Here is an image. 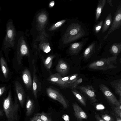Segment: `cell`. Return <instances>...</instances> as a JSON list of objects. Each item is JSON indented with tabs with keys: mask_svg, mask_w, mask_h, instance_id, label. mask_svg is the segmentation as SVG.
<instances>
[{
	"mask_svg": "<svg viewBox=\"0 0 121 121\" xmlns=\"http://www.w3.org/2000/svg\"><path fill=\"white\" fill-rule=\"evenodd\" d=\"M17 32L12 19L8 21L6 25V33L2 43V49L6 52L10 48L15 49V39Z\"/></svg>",
	"mask_w": 121,
	"mask_h": 121,
	"instance_id": "cell-1",
	"label": "cell"
},
{
	"mask_svg": "<svg viewBox=\"0 0 121 121\" xmlns=\"http://www.w3.org/2000/svg\"><path fill=\"white\" fill-rule=\"evenodd\" d=\"M3 109L8 121H13L17 118V112L19 108L16 97L14 103L12 100L11 90H9L7 97L4 100Z\"/></svg>",
	"mask_w": 121,
	"mask_h": 121,
	"instance_id": "cell-2",
	"label": "cell"
},
{
	"mask_svg": "<svg viewBox=\"0 0 121 121\" xmlns=\"http://www.w3.org/2000/svg\"><path fill=\"white\" fill-rule=\"evenodd\" d=\"M117 56H113L95 61L90 63L88 67L91 69L105 71L116 68Z\"/></svg>",
	"mask_w": 121,
	"mask_h": 121,
	"instance_id": "cell-3",
	"label": "cell"
},
{
	"mask_svg": "<svg viewBox=\"0 0 121 121\" xmlns=\"http://www.w3.org/2000/svg\"><path fill=\"white\" fill-rule=\"evenodd\" d=\"M85 32L82 26L78 23H73L69 26L66 34V40L69 43L82 38L85 35Z\"/></svg>",
	"mask_w": 121,
	"mask_h": 121,
	"instance_id": "cell-4",
	"label": "cell"
},
{
	"mask_svg": "<svg viewBox=\"0 0 121 121\" xmlns=\"http://www.w3.org/2000/svg\"><path fill=\"white\" fill-rule=\"evenodd\" d=\"M15 48L16 49L17 58L18 64L21 63L22 58L24 56H29V54L28 47L23 37L20 32H17L15 39Z\"/></svg>",
	"mask_w": 121,
	"mask_h": 121,
	"instance_id": "cell-5",
	"label": "cell"
},
{
	"mask_svg": "<svg viewBox=\"0 0 121 121\" xmlns=\"http://www.w3.org/2000/svg\"><path fill=\"white\" fill-rule=\"evenodd\" d=\"M46 92L50 98L58 101L65 108H67L68 106L66 99L60 92L51 87L47 88Z\"/></svg>",
	"mask_w": 121,
	"mask_h": 121,
	"instance_id": "cell-6",
	"label": "cell"
},
{
	"mask_svg": "<svg viewBox=\"0 0 121 121\" xmlns=\"http://www.w3.org/2000/svg\"><path fill=\"white\" fill-rule=\"evenodd\" d=\"M99 87L104 96L112 104L117 106L121 104V103L106 86L103 84H101L99 85Z\"/></svg>",
	"mask_w": 121,
	"mask_h": 121,
	"instance_id": "cell-7",
	"label": "cell"
},
{
	"mask_svg": "<svg viewBox=\"0 0 121 121\" xmlns=\"http://www.w3.org/2000/svg\"><path fill=\"white\" fill-rule=\"evenodd\" d=\"M76 88L79 90L93 102H95L96 101L95 90L92 86L82 85L77 86Z\"/></svg>",
	"mask_w": 121,
	"mask_h": 121,
	"instance_id": "cell-8",
	"label": "cell"
},
{
	"mask_svg": "<svg viewBox=\"0 0 121 121\" xmlns=\"http://www.w3.org/2000/svg\"><path fill=\"white\" fill-rule=\"evenodd\" d=\"M121 26V4L118 7L115 13L113 22L108 31L107 35L117 29H119Z\"/></svg>",
	"mask_w": 121,
	"mask_h": 121,
	"instance_id": "cell-9",
	"label": "cell"
},
{
	"mask_svg": "<svg viewBox=\"0 0 121 121\" xmlns=\"http://www.w3.org/2000/svg\"><path fill=\"white\" fill-rule=\"evenodd\" d=\"M15 91L19 102L21 106H23L24 104L25 99L24 91L22 86L18 81L15 82Z\"/></svg>",
	"mask_w": 121,
	"mask_h": 121,
	"instance_id": "cell-10",
	"label": "cell"
},
{
	"mask_svg": "<svg viewBox=\"0 0 121 121\" xmlns=\"http://www.w3.org/2000/svg\"><path fill=\"white\" fill-rule=\"evenodd\" d=\"M22 78L27 89L31 90L32 87V82L30 73L27 69H25L22 72Z\"/></svg>",
	"mask_w": 121,
	"mask_h": 121,
	"instance_id": "cell-11",
	"label": "cell"
},
{
	"mask_svg": "<svg viewBox=\"0 0 121 121\" xmlns=\"http://www.w3.org/2000/svg\"><path fill=\"white\" fill-rule=\"evenodd\" d=\"M56 69L59 73L64 76L68 73L69 67L66 62L63 60H59L56 66Z\"/></svg>",
	"mask_w": 121,
	"mask_h": 121,
	"instance_id": "cell-12",
	"label": "cell"
},
{
	"mask_svg": "<svg viewBox=\"0 0 121 121\" xmlns=\"http://www.w3.org/2000/svg\"><path fill=\"white\" fill-rule=\"evenodd\" d=\"M72 106L75 116L77 119L81 120L87 119V115L77 103L73 104Z\"/></svg>",
	"mask_w": 121,
	"mask_h": 121,
	"instance_id": "cell-13",
	"label": "cell"
},
{
	"mask_svg": "<svg viewBox=\"0 0 121 121\" xmlns=\"http://www.w3.org/2000/svg\"><path fill=\"white\" fill-rule=\"evenodd\" d=\"M84 45L83 41L72 44L69 48V52L72 55H77L81 50Z\"/></svg>",
	"mask_w": 121,
	"mask_h": 121,
	"instance_id": "cell-14",
	"label": "cell"
},
{
	"mask_svg": "<svg viewBox=\"0 0 121 121\" xmlns=\"http://www.w3.org/2000/svg\"><path fill=\"white\" fill-rule=\"evenodd\" d=\"M111 86L114 89L116 94L120 97L119 101L121 102V79L119 78L116 79L110 83Z\"/></svg>",
	"mask_w": 121,
	"mask_h": 121,
	"instance_id": "cell-15",
	"label": "cell"
},
{
	"mask_svg": "<svg viewBox=\"0 0 121 121\" xmlns=\"http://www.w3.org/2000/svg\"><path fill=\"white\" fill-rule=\"evenodd\" d=\"M33 68V76L32 82V89L35 98L36 99H37V94L38 91V88L39 83L37 77L36 76L35 74L36 70L34 65Z\"/></svg>",
	"mask_w": 121,
	"mask_h": 121,
	"instance_id": "cell-16",
	"label": "cell"
},
{
	"mask_svg": "<svg viewBox=\"0 0 121 121\" xmlns=\"http://www.w3.org/2000/svg\"><path fill=\"white\" fill-rule=\"evenodd\" d=\"M95 47V43H93L85 49L83 55V57L85 60H87L91 57L94 51Z\"/></svg>",
	"mask_w": 121,
	"mask_h": 121,
	"instance_id": "cell-17",
	"label": "cell"
},
{
	"mask_svg": "<svg viewBox=\"0 0 121 121\" xmlns=\"http://www.w3.org/2000/svg\"><path fill=\"white\" fill-rule=\"evenodd\" d=\"M34 105V100L27 97L26 106L27 116H30L33 112L35 108Z\"/></svg>",
	"mask_w": 121,
	"mask_h": 121,
	"instance_id": "cell-18",
	"label": "cell"
},
{
	"mask_svg": "<svg viewBox=\"0 0 121 121\" xmlns=\"http://www.w3.org/2000/svg\"><path fill=\"white\" fill-rule=\"evenodd\" d=\"M109 51L113 56H117L121 51V43H114L110 47Z\"/></svg>",
	"mask_w": 121,
	"mask_h": 121,
	"instance_id": "cell-19",
	"label": "cell"
},
{
	"mask_svg": "<svg viewBox=\"0 0 121 121\" xmlns=\"http://www.w3.org/2000/svg\"><path fill=\"white\" fill-rule=\"evenodd\" d=\"M62 77L59 73H56L51 75L48 78V81L52 83L58 84L63 88L60 82Z\"/></svg>",
	"mask_w": 121,
	"mask_h": 121,
	"instance_id": "cell-20",
	"label": "cell"
},
{
	"mask_svg": "<svg viewBox=\"0 0 121 121\" xmlns=\"http://www.w3.org/2000/svg\"><path fill=\"white\" fill-rule=\"evenodd\" d=\"M106 0L99 1L95 12V20L97 21L105 5Z\"/></svg>",
	"mask_w": 121,
	"mask_h": 121,
	"instance_id": "cell-21",
	"label": "cell"
},
{
	"mask_svg": "<svg viewBox=\"0 0 121 121\" xmlns=\"http://www.w3.org/2000/svg\"><path fill=\"white\" fill-rule=\"evenodd\" d=\"M72 92L78 100L83 105L86 106V99L82 94L75 89H72Z\"/></svg>",
	"mask_w": 121,
	"mask_h": 121,
	"instance_id": "cell-22",
	"label": "cell"
},
{
	"mask_svg": "<svg viewBox=\"0 0 121 121\" xmlns=\"http://www.w3.org/2000/svg\"><path fill=\"white\" fill-rule=\"evenodd\" d=\"M112 22V14L111 13H110L108 14L103 23L102 29V33H104L107 30L111 25Z\"/></svg>",
	"mask_w": 121,
	"mask_h": 121,
	"instance_id": "cell-23",
	"label": "cell"
},
{
	"mask_svg": "<svg viewBox=\"0 0 121 121\" xmlns=\"http://www.w3.org/2000/svg\"><path fill=\"white\" fill-rule=\"evenodd\" d=\"M0 64L3 75L5 78H6L8 76L9 71L6 62L2 57L0 59Z\"/></svg>",
	"mask_w": 121,
	"mask_h": 121,
	"instance_id": "cell-24",
	"label": "cell"
},
{
	"mask_svg": "<svg viewBox=\"0 0 121 121\" xmlns=\"http://www.w3.org/2000/svg\"><path fill=\"white\" fill-rule=\"evenodd\" d=\"M55 57V56L52 55L48 56L44 61L45 66L48 69H50L52 65V60Z\"/></svg>",
	"mask_w": 121,
	"mask_h": 121,
	"instance_id": "cell-25",
	"label": "cell"
},
{
	"mask_svg": "<svg viewBox=\"0 0 121 121\" xmlns=\"http://www.w3.org/2000/svg\"><path fill=\"white\" fill-rule=\"evenodd\" d=\"M34 116L40 118L43 121H52L50 117L43 113H37Z\"/></svg>",
	"mask_w": 121,
	"mask_h": 121,
	"instance_id": "cell-26",
	"label": "cell"
},
{
	"mask_svg": "<svg viewBox=\"0 0 121 121\" xmlns=\"http://www.w3.org/2000/svg\"><path fill=\"white\" fill-rule=\"evenodd\" d=\"M78 75V73H76L69 75L68 80L69 88H70L73 84L79 78Z\"/></svg>",
	"mask_w": 121,
	"mask_h": 121,
	"instance_id": "cell-27",
	"label": "cell"
},
{
	"mask_svg": "<svg viewBox=\"0 0 121 121\" xmlns=\"http://www.w3.org/2000/svg\"><path fill=\"white\" fill-rule=\"evenodd\" d=\"M69 75L65 77H62L60 79V82L63 86V88H69L68 83V80Z\"/></svg>",
	"mask_w": 121,
	"mask_h": 121,
	"instance_id": "cell-28",
	"label": "cell"
},
{
	"mask_svg": "<svg viewBox=\"0 0 121 121\" xmlns=\"http://www.w3.org/2000/svg\"><path fill=\"white\" fill-rule=\"evenodd\" d=\"M103 24V21L102 20L95 26L94 30L96 33H98L100 31L102 27Z\"/></svg>",
	"mask_w": 121,
	"mask_h": 121,
	"instance_id": "cell-29",
	"label": "cell"
},
{
	"mask_svg": "<svg viewBox=\"0 0 121 121\" xmlns=\"http://www.w3.org/2000/svg\"><path fill=\"white\" fill-rule=\"evenodd\" d=\"M47 18V17L45 14H41L38 17V20L39 23H43L46 22Z\"/></svg>",
	"mask_w": 121,
	"mask_h": 121,
	"instance_id": "cell-30",
	"label": "cell"
},
{
	"mask_svg": "<svg viewBox=\"0 0 121 121\" xmlns=\"http://www.w3.org/2000/svg\"><path fill=\"white\" fill-rule=\"evenodd\" d=\"M66 21V20H62L58 22L54 25H53L51 28V30L55 29L61 26L63 23Z\"/></svg>",
	"mask_w": 121,
	"mask_h": 121,
	"instance_id": "cell-31",
	"label": "cell"
},
{
	"mask_svg": "<svg viewBox=\"0 0 121 121\" xmlns=\"http://www.w3.org/2000/svg\"><path fill=\"white\" fill-rule=\"evenodd\" d=\"M82 81V78H78L73 84L70 88L72 89H75L78 85L81 83Z\"/></svg>",
	"mask_w": 121,
	"mask_h": 121,
	"instance_id": "cell-32",
	"label": "cell"
},
{
	"mask_svg": "<svg viewBox=\"0 0 121 121\" xmlns=\"http://www.w3.org/2000/svg\"><path fill=\"white\" fill-rule=\"evenodd\" d=\"M42 49L44 52L48 53L51 51L50 47L48 45H43L41 48Z\"/></svg>",
	"mask_w": 121,
	"mask_h": 121,
	"instance_id": "cell-33",
	"label": "cell"
},
{
	"mask_svg": "<svg viewBox=\"0 0 121 121\" xmlns=\"http://www.w3.org/2000/svg\"><path fill=\"white\" fill-rule=\"evenodd\" d=\"M115 112L116 114L121 118V105L120 104L115 109Z\"/></svg>",
	"mask_w": 121,
	"mask_h": 121,
	"instance_id": "cell-34",
	"label": "cell"
},
{
	"mask_svg": "<svg viewBox=\"0 0 121 121\" xmlns=\"http://www.w3.org/2000/svg\"><path fill=\"white\" fill-rule=\"evenodd\" d=\"M102 119L104 121H113L111 117L107 114L102 115Z\"/></svg>",
	"mask_w": 121,
	"mask_h": 121,
	"instance_id": "cell-35",
	"label": "cell"
},
{
	"mask_svg": "<svg viewBox=\"0 0 121 121\" xmlns=\"http://www.w3.org/2000/svg\"><path fill=\"white\" fill-rule=\"evenodd\" d=\"M62 117L65 121H69V118L68 115L64 114L62 116Z\"/></svg>",
	"mask_w": 121,
	"mask_h": 121,
	"instance_id": "cell-36",
	"label": "cell"
},
{
	"mask_svg": "<svg viewBox=\"0 0 121 121\" xmlns=\"http://www.w3.org/2000/svg\"><path fill=\"white\" fill-rule=\"evenodd\" d=\"M30 121H43L39 118H38L34 116L33 117L31 118Z\"/></svg>",
	"mask_w": 121,
	"mask_h": 121,
	"instance_id": "cell-37",
	"label": "cell"
},
{
	"mask_svg": "<svg viewBox=\"0 0 121 121\" xmlns=\"http://www.w3.org/2000/svg\"><path fill=\"white\" fill-rule=\"evenodd\" d=\"M5 89V87L4 86L0 88V97L3 94Z\"/></svg>",
	"mask_w": 121,
	"mask_h": 121,
	"instance_id": "cell-38",
	"label": "cell"
},
{
	"mask_svg": "<svg viewBox=\"0 0 121 121\" xmlns=\"http://www.w3.org/2000/svg\"><path fill=\"white\" fill-rule=\"evenodd\" d=\"M95 117L98 121H104L98 115H96Z\"/></svg>",
	"mask_w": 121,
	"mask_h": 121,
	"instance_id": "cell-39",
	"label": "cell"
},
{
	"mask_svg": "<svg viewBox=\"0 0 121 121\" xmlns=\"http://www.w3.org/2000/svg\"><path fill=\"white\" fill-rule=\"evenodd\" d=\"M54 5V1H52L51 2L49 5V7H52Z\"/></svg>",
	"mask_w": 121,
	"mask_h": 121,
	"instance_id": "cell-40",
	"label": "cell"
},
{
	"mask_svg": "<svg viewBox=\"0 0 121 121\" xmlns=\"http://www.w3.org/2000/svg\"><path fill=\"white\" fill-rule=\"evenodd\" d=\"M107 2L112 7L113 6V5L112 3V0H107Z\"/></svg>",
	"mask_w": 121,
	"mask_h": 121,
	"instance_id": "cell-41",
	"label": "cell"
},
{
	"mask_svg": "<svg viewBox=\"0 0 121 121\" xmlns=\"http://www.w3.org/2000/svg\"><path fill=\"white\" fill-rule=\"evenodd\" d=\"M3 115V113L2 111L0 109V116H2Z\"/></svg>",
	"mask_w": 121,
	"mask_h": 121,
	"instance_id": "cell-42",
	"label": "cell"
},
{
	"mask_svg": "<svg viewBox=\"0 0 121 121\" xmlns=\"http://www.w3.org/2000/svg\"><path fill=\"white\" fill-rule=\"evenodd\" d=\"M117 121H121V120L120 118H117Z\"/></svg>",
	"mask_w": 121,
	"mask_h": 121,
	"instance_id": "cell-43",
	"label": "cell"
},
{
	"mask_svg": "<svg viewBox=\"0 0 121 121\" xmlns=\"http://www.w3.org/2000/svg\"></svg>",
	"mask_w": 121,
	"mask_h": 121,
	"instance_id": "cell-44",
	"label": "cell"
}]
</instances>
